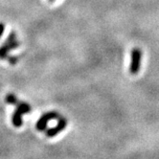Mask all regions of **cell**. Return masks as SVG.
Returning a JSON list of instances; mask_svg holds the SVG:
<instances>
[{
  "mask_svg": "<svg viewBox=\"0 0 159 159\" xmlns=\"http://www.w3.org/2000/svg\"><path fill=\"white\" fill-rule=\"evenodd\" d=\"M58 120H59L58 121V125H57L56 127L48 129L45 130V135H46L47 137H49V138L54 137V136H56L57 134H59L61 131H62L65 129V127L67 126V120L64 117L61 116V117H59Z\"/></svg>",
  "mask_w": 159,
  "mask_h": 159,
  "instance_id": "cell-3",
  "label": "cell"
},
{
  "mask_svg": "<svg viewBox=\"0 0 159 159\" xmlns=\"http://www.w3.org/2000/svg\"><path fill=\"white\" fill-rule=\"evenodd\" d=\"M5 102L9 105H14V106H16V104L18 103V100H17V97L15 95V94H12L10 93L8 95H6L5 97Z\"/></svg>",
  "mask_w": 159,
  "mask_h": 159,
  "instance_id": "cell-7",
  "label": "cell"
},
{
  "mask_svg": "<svg viewBox=\"0 0 159 159\" xmlns=\"http://www.w3.org/2000/svg\"><path fill=\"white\" fill-rule=\"evenodd\" d=\"M7 60H8L9 63H10V64H12V65L16 64V63H17V61H18L17 57H8Z\"/></svg>",
  "mask_w": 159,
  "mask_h": 159,
  "instance_id": "cell-9",
  "label": "cell"
},
{
  "mask_svg": "<svg viewBox=\"0 0 159 159\" xmlns=\"http://www.w3.org/2000/svg\"><path fill=\"white\" fill-rule=\"evenodd\" d=\"M4 31H5V25L2 23V22H0V39H1V37L3 36Z\"/></svg>",
  "mask_w": 159,
  "mask_h": 159,
  "instance_id": "cell-10",
  "label": "cell"
},
{
  "mask_svg": "<svg viewBox=\"0 0 159 159\" xmlns=\"http://www.w3.org/2000/svg\"><path fill=\"white\" fill-rule=\"evenodd\" d=\"M16 40V34L15 32H12V33H10V35L8 36V38L6 39L5 42L6 43H9V42H13Z\"/></svg>",
  "mask_w": 159,
  "mask_h": 159,
  "instance_id": "cell-8",
  "label": "cell"
},
{
  "mask_svg": "<svg viewBox=\"0 0 159 159\" xmlns=\"http://www.w3.org/2000/svg\"><path fill=\"white\" fill-rule=\"evenodd\" d=\"M12 122H13V125H14L16 128H20L22 125H23V119H22V114H21V113H19L17 110H16L13 113Z\"/></svg>",
  "mask_w": 159,
  "mask_h": 159,
  "instance_id": "cell-5",
  "label": "cell"
},
{
  "mask_svg": "<svg viewBox=\"0 0 159 159\" xmlns=\"http://www.w3.org/2000/svg\"><path fill=\"white\" fill-rule=\"evenodd\" d=\"M59 117H60V114L56 111H50V112L43 113L36 124V129L39 131H44L45 129H46L48 122L50 120L59 119Z\"/></svg>",
  "mask_w": 159,
  "mask_h": 159,
  "instance_id": "cell-2",
  "label": "cell"
},
{
  "mask_svg": "<svg viewBox=\"0 0 159 159\" xmlns=\"http://www.w3.org/2000/svg\"><path fill=\"white\" fill-rule=\"evenodd\" d=\"M49 1H50V2H54V1H55V0H49Z\"/></svg>",
  "mask_w": 159,
  "mask_h": 159,
  "instance_id": "cell-11",
  "label": "cell"
},
{
  "mask_svg": "<svg viewBox=\"0 0 159 159\" xmlns=\"http://www.w3.org/2000/svg\"><path fill=\"white\" fill-rule=\"evenodd\" d=\"M19 113H21L22 115L25 114V113H28L31 111V107L30 105H28L25 102H18L16 104V109Z\"/></svg>",
  "mask_w": 159,
  "mask_h": 159,
  "instance_id": "cell-6",
  "label": "cell"
},
{
  "mask_svg": "<svg viewBox=\"0 0 159 159\" xmlns=\"http://www.w3.org/2000/svg\"><path fill=\"white\" fill-rule=\"evenodd\" d=\"M18 46H19V42L17 40H15L13 42H9V43L4 42L2 46L0 47V60L7 59L9 57V52L11 50L16 49Z\"/></svg>",
  "mask_w": 159,
  "mask_h": 159,
  "instance_id": "cell-4",
  "label": "cell"
},
{
  "mask_svg": "<svg viewBox=\"0 0 159 159\" xmlns=\"http://www.w3.org/2000/svg\"><path fill=\"white\" fill-rule=\"evenodd\" d=\"M131 61L129 65V72L132 75L138 74L141 67V60H142V51L139 48H134L131 51Z\"/></svg>",
  "mask_w": 159,
  "mask_h": 159,
  "instance_id": "cell-1",
  "label": "cell"
}]
</instances>
